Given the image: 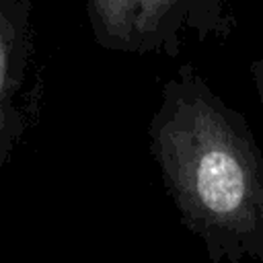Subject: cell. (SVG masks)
Here are the masks:
<instances>
[{
    "label": "cell",
    "instance_id": "1",
    "mask_svg": "<svg viewBox=\"0 0 263 263\" xmlns=\"http://www.w3.org/2000/svg\"><path fill=\"white\" fill-rule=\"evenodd\" d=\"M148 138L162 185L210 263H263L261 148L193 64L164 82Z\"/></svg>",
    "mask_w": 263,
    "mask_h": 263
},
{
    "label": "cell",
    "instance_id": "4",
    "mask_svg": "<svg viewBox=\"0 0 263 263\" xmlns=\"http://www.w3.org/2000/svg\"><path fill=\"white\" fill-rule=\"evenodd\" d=\"M138 0H86L88 25L103 49L132 53V23Z\"/></svg>",
    "mask_w": 263,
    "mask_h": 263
},
{
    "label": "cell",
    "instance_id": "3",
    "mask_svg": "<svg viewBox=\"0 0 263 263\" xmlns=\"http://www.w3.org/2000/svg\"><path fill=\"white\" fill-rule=\"evenodd\" d=\"M232 29V0H138L132 53L177 55L187 35L205 41Z\"/></svg>",
    "mask_w": 263,
    "mask_h": 263
},
{
    "label": "cell",
    "instance_id": "5",
    "mask_svg": "<svg viewBox=\"0 0 263 263\" xmlns=\"http://www.w3.org/2000/svg\"><path fill=\"white\" fill-rule=\"evenodd\" d=\"M251 72H253V80H255L257 92H259V97H261V101H263V55H261V60L253 62Z\"/></svg>",
    "mask_w": 263,
    "mask_h": 263
},
{
    "label": "cell",
    "instance_id": "2",
    "mask_svg": "<svg viewBox=\"0 0 263 263\" xmlns=\"http://www.w3.org/2000/svg\"><path fill=\"white\" fill-rule=\"evenodd\" d=\"M31 12V0H0V173L39 117Z\"/></svg>",
    "mask_w": 263,
    "mask_h": 263
}]
</instances>
